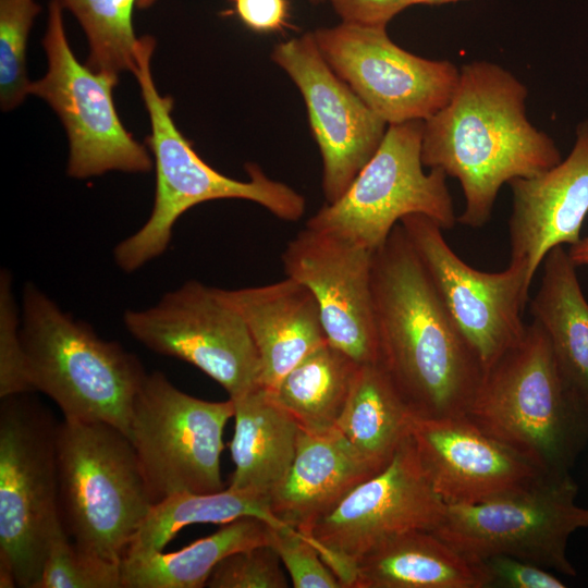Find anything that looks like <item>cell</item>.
Wrapping results in <instances>:
<instances>
[{
    "label": "cell",
    "instance_id": "cell-1",
    "mask_svg": "<svg viewBox=\"0 0 588 588\" xmlns=\"http://www.w3.org/2000/svg\"><path fill=\"white\" fill-rule=\"evenodd\" d=\"M377 364L415 418L466 416L483 369L443 307L401 223L373 252Z\"/></svg>",
    "mask_w": 588,
    "mask_h": 588
},
{
    "label": "cell",
    "instance_id": "cell-2",
    "mask_svg": "<svg viewBox=\"0 0 588 588\" xmlns=\"http://www.w3.org/2000/svg\"><path fill=\"white\" fill-rule=\"evenodd\" d=\"M527 95L504 68L474 61L460 69L448 103L424 121L422 164L460 182L465 208L457 220L464 225L489 221L503 184L562 160L555 142L527 119Z\"/></svg>",
    "mask_w": 588,
    "mask_h": 588
},
{
    "label": "cell",
    "instance_id": "cell-3",
    "mask_svg": "<svg viewBox=\"0 0 588 588\" xmlns=\"http://www.w3.org/2000/svg\"><path fill=\"white\" fill-rule=\"evenodd\" d=\"M156 39L139 37L135 75L149 115L147 145L152 152L156 193L147 221L113 250L117 266L131 273L161 256L172 240L177 219L192 207L216 199L254 201L275 217L296 221L305 212V198L286 184L271 180L255 163L246 164L248 180L231 179L204 161L172 119L173 99L162 96L155 84L151 58Z\"/></svg>",
    "mask_w": 588,
    "mask_h": 588
},
{
    "label": "cell",
    "instance_id": "cell-4",
    "mask_svg": "<svg viewBox=\"0 0 588 588\" xmlns=\"http://www.w3.org/2000/svg\"><path fill=\"white\" fill-rule=\"evenodd\" d=\"M466 416L547 476L569 474L588 442V416L536 321L483 373Z\"/></svg>",
    "mask_w": 588,
    "mask_h": 588
},
{
    "label": "cell",
    "instance_id": "cell-5",
    "mask_svg": "<svg viewBox=\"0 0 588 588\" xmlns=\"http://www.w3.org/2000/svg\"><path fill=\"white\" fill-rule=\"evenodd\" d=\"M21 320L32 391L50 397L64 419L106 422L127 436L147 375L136 355L99 338L33 283L23 289Z\"/></svg>",
    "mask_w": 588,
    "mask_h": 588
},
{
    "label": "cell",
    "instance_id": "cell-6",
    "mask_svg": "<svg viewBox=\"0 0 588 588\" xmlns=\"http://www.w3.org/2000/svg\"><path fill=\"white\" fill-rule=\"evenodd\" d=\"M59 512L78 547L121 563L155 505L135 450L117 427L58 422Z\"/></svg>",
    "mask_w": 588,
    "mask_h": 588
},
{
    "label": "cell",
    "instance_id": "cell-7",
    "mask_svg": "<svg viewBox=\"0 0 588 588\" xmlns=\"http://www.w3.org/2000/svg\"><path fill=\"white\" fill-rule=\"evenodd\" d=\"M57 426L25 396L0 406V587L36 588L59 512Z\"/></svg>",
    "mask_w": 588,
    "mask_h": 588
},
{
    "label": "cell",
    "instance_id": "cell-8",
    "mask_svg": "<svg viewBox=\"0 0 588 588\" xmlns=\"http://www.w3.org/2000/svg\"><path fill=\"white\" fill-rule=\"evenodd\" d=\"M424 120L389 124L384 137L344 194L323 205L306 226L346 237L375 252L409 215H424L443 230L457 220L446 174L424 171Z\"/></svg>",
    "mask_w": 588,
    "mask_h": 588
},
{
    "label": "cell",
    "instance_id": "cell-9",
    "mask_svg": "<svg viewBox=\"0 0 588 588\" xmlns=\"http://www.w3.org/2000/svg\"><path fill=\"white\" fill-rule=\"evenodd\" d=\"M577 493L571 474L543 476L480 503L446 505L432 531L477 562L509 555L574 577L568 541L574 532L588 528V507L576 502Z\"/></svg>",
    "mask_w": 588,
    "mask_h": 588
},
{
    "label": "cell",
    "instance_id": "cell-10",
    "mask_svg": "<svg viewBox=\"0 0 588 588\" xmlns=\"http://www.w3.org/2000/svg\"><path fill=\"white\" fill-rule=\"evenodd\" d=\"M231 399L212 402L179 390L161 371L147 373L133 403L130 439L155 504L180 492L220 491L223 431Z\"/></svg>",
    "mask_w": 588,
    "mask_h": 588
},
{
    "label": "cell",
    "instance_id": "cell-11",
    "mask_svg": "<svg viewBox=\"0 0 588 588\" xmlns=\"http://www.w3.org/2000/svg\"><path fill=\"white\" fill-rule=\"evenodd\" d=\"M63 11L57 0H50L42 38L47 72L30 83L29 94L44 99L66 131L68 175L84 180L110 171L148 173L154 161L124 127L114 106L112 89L119 77L97 73L76 59Z\"/></svg>",
    "mask_w": 588,
    "mask_h": 588
},
{
    "label": "cell",
    "instance_id": "cell-12",
    "mask_svg": "<svg viewBox=\"0 0 588 588\" xmlns=\"http://www.w3.org/2000/svg\"><path fill=\"white\" fill-rule=\"evenodd\" d=\"M123 323L148 350L200 369L229 399L260 387L261 365L253 338L217 287L187 281L149 308L125 310Z\"/></svg>",
    "mask_w": 588,
    "mask_h": 588
},
{
    "label": "cell",
    "instance_id": "cell-13",
    "mask_svg": "<svg viewBox=\"0 0 588 588\" xmlns=\"http://www.w3.org/2000/svg\"><path fill=\"white\" fill-rule=\"evenodd\" d=\"M445 509L409 432L390 464L354 488L307 537L342 588H348L354 564L363 555L396 535L434 530Z\"/></svg>",
    "mask_w": 588,
    "mask_h": 588
},
{
    "label": "cell",
    "instance_id": "cell-14",
    "mask_svg": "<svg viewBox=\"0 0 588 588\" xmlns=\"http://www.w3.org/2000/svg\"><path fill=\"white\" fill-rule=\"evenodd\" d=\"M400 223L485 373L525 333L522 315L532 282L527 267L510 261L500 272L479 271L454 253L430 218L409 215Z\"/></svg>",
    "mask_w": 588,
    "mask_h": 588
},
{
    "label": "cell",
    "instance_id": "cell-15",
    "mask_svg": "<svg viewBox=\"0 0 588 588\" xmlns=\"http://www.w3.org/2000/svg\"><path fill=\"white\" fill-rule=\"evenodd\" d=\"M385 28L341 22L313 35L331 69L388 125L425 121L448 103L460 70L404 50Z\"/></svg>",
    "mask_w": 588,
    "mask_h": 588
},
{
    "label": "cell",
    "instance_id": "cell-16",
    "mask_svg": "<svg viewBox=\"0 0 588 588\" xmlns=\"http://www.w3.org/2000/svg\"><path fill=\"white\" fill-rule=\"evenodd\" d=\"M271 58L304 98L322 157V191L327 203H333L373 156L388 123L331 69L313 32L278 44Z\"/></svg>",
    "mask_w": 588,
    "mask_h": 588
},
{
    "label": "cell",
    "instance_id": "cell-17",
    "mask_svg": "<svg viewBox=\"0 0 588 588\" xmlns=\"http://www.w3.org/2000/svg\"><path fill=\"white\" fill-rule=\"evenodd\" d=\"M372 257L346 237L308 226L281 255L286 277L313 293L328 342L360 365L378 360Z\"/></svg>",
    "mask_w": 588,
    "mask_h": 588
},
{
    "label": "cell",
    "instance_id": "cell-18",
    "mask_svg": "<svg viewBox=\"0 0 588 588\" xmlns=\"http://www.w3.org/2000/svg\"><path fill=\"white\" fill-rule=\"evenodd\" d=\"M411 437L434 491L446 505L480 503L547 476L467 416L413 417Z\"/></svg>",
    "mask_w": 588,
    "mask_h": 588
},
{
    "label": "cell",
    "instance_id": "cell-19",
    "mask_svg": "<svg viewBox=\"0 0 588 588\" xmlns=\"http://www.w3.org/2000/svg\"><path fill=\"white\" fill-rule=\"evenodd\" d=\"M509 185L511 261L524 264L532 281L552 248L581 238L588 215V120L576 126L573 148L564 160Z\"/></svg>",
    "mask_w": 588,
    "mask_h": 588
},
{
    "label": "cell",
    "instance_id": "cell-20",
    "mask_svg": "<svg viewBox=\"0 0 588 588\" xmlns=\"http://www.w3.org/2000/svg\"><path fill=\"white\" fill-rule=\"evenodd\" d=\"M219 293L245 321L260 358V387L270 393L301 360L328 343L313 293L294 279Z\"/></svg>",
    "mask_w": 588,
    "mask_h": 588
},
{
    "label": "cell",
    "instance_id": "cell-21",
    "mask_svg": "<svg viewBox=\"0 0 588 588\" xmlns=\"http://www.w3.org/2000/svg\"><path fill=\"white\" fill-rule=\"evenodd\" d=\"M376 474L335 428L321 434L299 429L292 465L269 495L270 510L279 522L308 536L319 519Z\"/></svg>",
    "mask_w": 588,
    "mask_h": 588
},
{
    "label": "cell",
    "instance_id": "cell-22",
    "mask_svg": "<svg viewBox=\"0 0 588 588\" xmlns=\"http://www.w3.org/2000/svg\"><path fill=\"white\" fill-rule=\"evenodd\" d=\"M348 588H489L480 562L474 561L432 530L391 537L363 555Z\"/></svg>",
    "mask_w": 588,
    "mask_h": 588
},
{
    "label": "cell",
    "instance_id": "cell-23",
    "mask_svg": "<svg viewBox=\"0 0 588 588\" xmlns=\"http://www.w3.org/2000/svg\"><path fill=\"white\" fill-rule=\"evenodd\" d=\"M230 451V488L269 495L285 478L296 453L299 427L271 393L258 387L236 399Z\"/></svg>",
    "mask_w": 588,
    "mask_h": 588
},
{
    "label": "cell",
    "instance_id": "cell-24",
    "mask_svg": "<svg viewBox=\"0 0 588 588\" xmlns=\"http://www.w3.org/2000/svg\"><path fill=\"white\" fill-rule=\"evenodd\" d=\"M542 265L530 313L546 332L572 395L588 416V302L577 267L563 246L552 248Z\"/></svg>",
    "mask_w": 588,
    "mask_h": 588
},
{
    "label": "cell",
    "instance_id": "cell-25",
    "mask_svg": "<svg viewBox=\"0 0 588 588\" xmlns=\"http://www.w3.org/2000/svg\"><path fill=\"white\" fill-rule=\"evenodd\" d=\"M272 527L261 518L247 516L175 552L126 555L121 561L122 588L204 587L215 566L228 555L270 544Z\"/></svg>",
    "mask_w": 588,
    "mask_h": 588
},
{
    "label": "cell",
    "instance_id": "cell-26",
    "mask_svg": "<svg viewBox=\"0 0 588 588\" xmlns=\"http://www.w3.org/2000/svg\"><path fill=\"white\" fill-rule=\"evenodd\" d=\"M413 414L378 364L360 365L335 429L376 471L411 432Z\"/></svg>",
    "mask_w": 588,
    "mask_h": 588
},
{
    "label": "cell",
    "instance_id": "cell-27",
    "mask_svg": "<svg viewBox=\"0 0 588 588\" xmlns=\"http://www.w3.org/2000/svg\"><path fill=\"white\" fill-rule=\"evenodd\" d=\"M359 367L328 342L290 370L271 394L302 431L326 433L335 428Z\"/></svg>",
    "mask_w": 588,
    "mask_h": 588
},
{
    "label": "cell",
    "instance_id": "cell-28",
    "mask_svg": "<svg viewBox=\"0 0 588 588\" xmlns=\"http://www.w3.org/2000/svg\"><path fill=\"white\" fill-rule=\"evenodd\" d=\"M247 516L286 526L273 516L269 498L255 491L229 487L210 493H175L152 506L124 556L163 551L182 528L193 524L224 525Z\"/></svg>",
    "mask_w": 588,
    "mask_h": 588
},
{
    "label": "cell",
    "instance_id": "cell-29",
    "mask_svg": "<svg viewBox=\"0 0 588 588\" xmlns=\"http://www.w3.org/2000/svg\"><path fill=\"white\" fill-rule=\"evenodd\" d=\"M81 25L89 47L86 65L119 77L133 72L138 37L133 13L138 0H57Z\"/></svg>",
    "mask_w": 588,
    "mask_h": 588
},
{
    "label": "cell",
    "instance_id": "cell-30",
    "mask_svg": "<svg viewBox=\"0 0 588 588\" xmlns=\"http://www.w3.org/2000/svg\"><path fill=\"white\" fill-rule=\"evenodd\" d=\"M41 11L36 0H0V105L9 111L29 94L26 48L35 17Z\"/></svg>",
    "mask_w": 588,
    "mask_h": 588
},
{
    "label": "cell",
    "instance_id": "cell-31",
    "mask_svg": "<svg viewBox=\"0 0 588 588\" xmlns=\"http://www.w3.org/2000/svg\"><path fill=\"white\" fill-rule=\"evenodd\" d=\"M36 588H122L121 563L78 547L62 527L50 541Z\"/></svg>",
    "mask_w": 588,
    "mask_h": 588
},
{
    "label": "cell",
    "instance_id": "cell-32",
    "mask_svg": "<svg viewBox=\"0 0 588 588\" xmlns=\"http://www.w3.org/2000/svg\"><path fill=\"white\" fill-rule=\"evenodd\" d=\"M281 559L270 544L234 552L221 560L210 573V588H286L287 578Z\"/></svg>",
    "mask_w": 588,
    "mask_h": 588
},
{
    "label": "cell",
    "instance_id": "cell-33",
    "mask_svg": "<svg viewBox=\"0 0 588 588\" xmlns=\"http://www.w3.org/2000/svg\"><path fill=\"white\" fill-rule=\"evenodd\" d=\"M19 309L12 291V277L0 274V399L33 392L21 336Z\"/></svg>",
    "mask_w": 588,
    "mask_h": 588
},
{
    "label": "cell",
    "instance_id": "cell-34",
    "mask_svg": "<svg viewBox=\"0 0 588 588\" xmlns=\"http://www.w3.org/2000/svg\"><path fill=\"white\" fill-rule=\"evenodd\" d=\"M270 546L281 559L295 588H342L309 537L290 526L272 527Z\"/></svg>",
    "mask_w": 588,
    "mask_h": 588
},
{
    "label": "cell",
    "instance_id": "cell-35",
    "mask_svg": "<svg viewBox=\"0 0 588 588\" xmlns=\"http://www.w3.org/2000/svg\"><path fill=\"white\" fill-rule=\"evenodd\" d=\"M478 562H480L489 578V587H566L565 583L549 569L517 558L509 555H491Z\"/></svg>",
    "mask_w": 588,
    "mask_h": 588
},
{
    "label": "cell",
    "instance_id": "cell-36",
    "mask_svg": "<svg viewBox=\"0 0 588 588\" xmlns=\"http://www.w3.org/2000/svg\"><path fill=\"white\" fill-rule=\"evenodd\" d=\"M341 22L363 26L387 27L407 8L406 0H327Z\"/></svg>",
    "mask_w": 588,
    "mask_h": 588
},
{
    "label": "cell",
    "instance_id": "cell-37",
    "mask_svg": "<svg viewBox=\"0 0 588 588\" xmlns=\"http://www.w3.org/2000/svg\"><path fill=\"white\" fill-rule=\"evenodd\" d=\"M241 22L256 33H275L290 25L289 0H232Z\"/></svg>",
    "mask_w": 588,
    "mask_h": 588
},
{
    "label": "cell",
    "instance_id": "cell-38",
    "mask_svg": "<svg viewBox=\"0 0 588 588\" xmlns=\"http://www.w3.org/2000/svg\"><path fill=\"white\" fill-rule=\"evenodd\" d=\"M568 255L576 267L588 266V236L571 245Z\"/></svg>",
    "mask_w": 588,
    "mask_h": 588
},
{
    "label": "cell",
    "instance_id": "cell-39",
    "mask_svg": "<svg viewBox=\"0 0 588 588\" xmlns=\"http://www.w3.org/2000/svg\"><path fill=\"white\" fill-rule=\"evenodd\" d=\"M461 1L469 0H406L407 8L416 4H426V5H441L446 3H455Z\"/></svg>",
    "mask_w": 588,
    "mask_h": 588
},
{
    "label": "cell",
    "instance_id": "cell-40",
    "mask_svg": "<svg viewBox=\"0 0 588 588\" xmlns=\"http://www.w3.org/2000/svg\"><path fill=\"white\" fill-rule=\"evenodd\" d=\"M157 0H138L137 9L144 10L148 9L156 3Z\"/></svg>",
    "mask_w": 588,
    "mask_h": 588
},
{
    "label": "cell",
    "instance_id": "cell-41",
    "mask_svg": "<svg viewBox=\"0 0 588 588\" xmlns=\"http://www.w3.org/2000/svg\"><path fill=\"white\" fill-rule=\"evenodd\" d=\"M308 1L313 4H319V3L326 2L327 0H308Z\"/></svg>",
    "mask_w": 588,
    "mask_h": 588
}]
</instances>
